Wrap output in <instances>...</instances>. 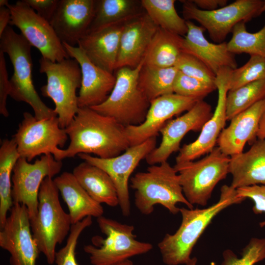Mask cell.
Returning a JSON list of instances; mask_svg holds the SVG:
<instances>
[{
	"label": "cell",
	"instance_id": "4dcf8cb0",
	"mask_svg": "<svg viewBox=\"0 0 265 265\" xmlns=\"http://www.w3.org/2000/svg\"><path fill=\"white\" fill-rule=\"evenodd\" d=\"M178 72L176 67L156 68L143 64L138 76V86L150 102L164 95L173 93Z\"/></svg>",
	"mask_w": 265,
	"mask_h": 265
},
{
	"label": "cell",
	"instance_id": "2e32d148",
	"mask_svg": "<svg viewBox=\"0 0 265 265\" xmlns=\"http://www.w3.org/2000/svg\"><path fill=\"white\" fill-rule=\"evenodd\" d=\"M212 114L211 106L202 100L183 115L167 121L159 132L161 143L146 157L147 163L152 165L166 161L172 154L180 150L186 134L190 131H201Z\"/></svg>",
	"mask_w": 265,
	"mask_h": 265
},
{
	"label": "cell",
	"instance_id": "6da1fadb",
	"mask_svg": "<svg viewBox=\"0 0 265 265\" xmlns=\"http://www.w3.org/2000/svg\"><path fill=\"white\" fill-rule=\"evenodd\" d=\"M65 130L70 144L66 149L55 150L53 156L57 160L80 154H93L101 159H109L120 155L130 147L125 126L90 107H79Z\"/></svg>",
	"mask_w": 265,
	"mask_h": 265
},
{
	"label": "cell",
	"instance_id": "484cf974",
	"mask_svg": "<svg viewBox=\"0 0 265 265\" xmlns=\"http://www.w3.org/2000/svg\"><path fill=\"white\" fill-rule=\"evenodd\" d=\"M53 181L68 207L72 225L87 216H103L104 211L102 205L90 197L72 173L64 172Z\"/></svg>",
	"mask_w": 265,
	"mask_h": 265
},
{
	"label": "cell",
	"instance_id": "ee69618b",
	"mask_svg": "<svg viewBox=\"0 0 265 265\" xmlns=\"http://www.w3.org/2000/svg\"><path fill=\"white\" fill-rule=\"evenodd\" d=\"M11 11L7 6H0V36L9 25Z\"/></svg>",
	"mask_w": 265,
	"mask_h": 265
},
{
	"label": "cell",
	"instance_id": "83f0119b",
	"mask_svg": "<svg viewBox=\"0 0 265 265\" xmlns=\"http://www.w3.org/2000/svg\"><path fill=\"white\" fill-rule=\"evenodd\" d=\"M184 37L159 27L144 58V65L156 68L175 67L183 50Z\"/></svg>",
	"mask_w": 265,
	"mask_h": 265
},
{
	"label": "cell",
	"instance_id": "4316f807",
	"mask_svg": "<svg viewBox=\"0 0 265 265\" xmlns=\"http://www.w3.org/2000/svg\"><path fill=\"white\" fill-rule=\"evenodd\" d=\"M72 173L80 186L95 201L112 207L119 205L115 185L104 170L84 161L76 166Z\"/></svg>",
	"mask_w": 265,
	"mask_h": 265
},
{
	"label": "cell",
	"instance_id": "7bdbcfd3",
	"mask_svg": "<svg viewBox=\"0 0 265 265\" xmlns=\"http://www.w3.org/2000/svg\"><path fill=\"white\" fill-rule=\"evenodd\" d=\"M199 9L205 11H212L227 5V0H192Z\"/></svg>",
	"mask_w": 265,
	"mask_h": 265
},
{
	"label": "cell",
	"instance_id": "ac0fdd59",
	"mask_svg": "<svg viewBox=\"0 0 265 265\" xmlns=\"http://www.w3.org/2000/svg\"><path fill=\"white\" fill-rule=\"evenodd\" d=\"M200 100L174 93L164 95L152 100L145 119L142 123L125 126L126 134L130 146L157 137L162 127L171 118L188 111Z\"/></svg>",
	"mask_w": 265,
	"mask_h": 265
},
{
	"label": "cell",
	"instance_id": "1f68e13d",
	"mask_svg": "<svg viewBox=\"0 0 265 265\" xmlns=\"http://www.w3.org/2000/svg\"><path fill=\"white\" fill-rule=\"evenodd\" d=\"M175 0H141L142 6L159 27L185 36L188 30L186 21L180 17L175 7Z\"/></svg>",
	"mask_w": 265,
	"mask_h": 265
},
{
	"label": "cell",
	"instance_id": "d6986e66",
	"mask_svg": "<svg viewBox=\"0 0 265 265\" xmlns=\"http://www.w3.org/2000/svg\"><path fill=\"white\" fill-rule=\"evenodd\" d=\"M62 43L70 57L75 59L81 69V84L78 96L79 107H92L104 103L115 85V75L92 62L80 47Z\"/></svg>",
	"mask_w": 265,
	"mask_h": 265
},
{
	"label": "cell",
	"instance_id": "d4e9b609",
	"mask_svg": "<svg viewBox=\"0 0 265 265\" xmlns=\"http://www.w3.org/2000/svg\"><path fill=\"white\" fill-rule=\"evenodd\" d=\"M229 172L235 189L265 185V139H258L247 151L230 157Z\"/></svg>",
	"mask_w": 265,
	"mask_h": 265
},
{
	"label": "cell",
	"instance_id": "e575fe53",
	"mask_svg": "<svg viewBox=\"0 0 265 265\" xmlns=\"http://www.w3.org/2000/svg\"><path fill=\"white\" fill-rule=\"evenodd\" d=\"M264 79L265 58L251 55L245 64L232 70L228 89L234 90L249 83Z\"/></svg>",
	"mask_w": 265,
	"mask_h": 265
},
{
	"label": "cell",
	"instance_id": "9a60e30c",
	"mask_svg": "<svg viewBox=\"0 0 265 265\" xmlns=\"http://www.w3.org/2000/svg\"><path fill=\"white\" fill-rule=\"evenodd\" d=\"M0 231V246L10 254L11 265H35L40 253L33 238L27 208L13 204Z\"/></svg>",
	"mask_w": 265,
	"mask_h": 265
},
{
	"label": "cell",
	"instance_id": "3957f363",
	"mask_svg": "<svg viewBox=\"0 0 265 265\" xmlns=\"http://www.w3.org/2000/svg\"><path fill=\"white\" fill-rule=\"evenodd\" d=\"M130 182L135 190L134 205L143 214L152 213L158 204L173 214L180 212L178 203L193 209L184 196L177 172L167 161L150 165L146 171L135 174Z\"/></svg>",
	"mask_w": 265,
	"mask_h": 265
},
{
	"label": "cell",
	"instance_id": "7dc6e473",
	"mask_svg": "<svg viewBox=\"0 0 265 265\" xmlns=\"http://www.w3.org/2000/svg\"><path fill=\"white\" fill-rule=\"evenodd\" d=\"M197 259L196 257L191 258L189 261L185 264L186 265H196Z\"/></svg>",
	"mask_w": 265,
	"mask_h": 265
},
{
	"label": "cell",
	"instance_id": "e0dca14e",
	"mask_svg": "<svg viewBox=\"0 0 265 265\" xmlns=\"http://www.w3.org/2000/svg\"><path fill=\"white\" fill-rule=\"evenodd\" d=\"M232 70L223 68L216 75L215 83L218 90V100L215 109L212 117L203 127L198 138L180 148L176 158V163L193 161L202 155L209 154L215 147L227 121L226 99Z\"/></svg>",
	"mask_w": 265,
	"mask_h": 265
},
{
	"label": "cell",
	"instance_id": "7a4b0ae2",
	"mask_svg": "<svg viewBox=\"0 0 265 265\" xmlns=\"http://www.w3.org/2000/svg\"><path fill=\"white\" fill-rule=\"evenodd\" d=\"M244 200L237 195L236 189L225 185L221 187L219 200L212 206L204 209L180 208V227L173 234H166L158 245L163 263L186 264L197 240L214 217L229 206Z\"/></svg>",
	"mask_w": 265,
	"mask_h": 265
},
{
	"label": "cell",
	"instance_id": "cb8c5ba5",
	"mask_svg": "<svg viewBox=\"0 0 265 265\" xmlns=\"http://www.w3.org/2000/svg\"><path fill=\"white\" fill-rule=\"evenodd\" d=\"M186 21L188 30L184 37V52L198 58L215 75L223 68H237L235 54L228 50L227 42H210L204 36V27Z\"/></svg>",
	"mask_w": 265,
	"mask_h": 265
},
{
	"label": "cell",
	"instance_id": "f546056e",
	"mask_svg": "<svg viewBox=\"0 0 265 265\" xmlns=\"http://www.w3.org/2000/svg\"><path fill=\"white\" fill-rule=\"evenodd\" d=\"M20 158L17 145L12 138L3 139L0 147V227H3L7 212L13 205L11 173Z\"/></svg>",
	"mask_w": 265,
	"mask_h": 265
},
{
	"label": "cell",
	"instance_id": "74e56055",
	"mask_svg": "<svg viewBox=\"0 0 265 265\" xmlns=\"http://www.w3.org/2000/svg\"><path fill=\"white\" fill-rule=\"evenodd\" d=\"M91 216L73 224L65 245L56 252L55 261L57 265H79L75 257L78 238L82 231L92 223Z\"/></svg>",
	"mask_w": 265,
	"mask_h": 265
},
{
	"label": "cell",
	"instance_id": "52a82bcc",
	"mask_svg": "<svg viewBox=\"0 0 265 265\" xmlns=\"http://www.w3.org/2000/svg\"><path fill=\"white\" fill-rule=\"evenodd\" d=\"M143 64L144 59L135 68L122 67L116 70L115 84L107 99L90 108L114 118L125 126L142 123L150 105L138 86V76Z\"/></svg>",
	"mask_w": 265,
	"mask_h": 265
},
{
	"label": "cell",
	"instance_id": "c3c4849f",
	"mask_svg": "<svg viewBox=\"0 0 265 265\" xmlns=\"http://www.w3.org/2000/svg\"><path fill=\"white\" fill-rule=\"evenodd\" d=\"M9 3L7 0H0V6H7Z\"/></svg>",
	"mask_w": 265,
	"mask_h": 265
},
{
	"label": "cell",
	"instance_id": "681fc988",
	"mask_svg": "<svg viewBox=\"0 0 265 265\" xmlns=\"http://www.w3.org/2000/svg\"><path fill=\"white\" fill-rule=\"evenodd\" d=\"M265 11V0H264L263 5L262 8V12L263 13Z\"/></svg>",
	"mask_w": 265,
	"mask_h": 265
},
{
	"label": "cell",
	"instance_id": "7402d4cb",
	"mask_svg": "<svg viewBox=\"0 0 265 265\" xmlns=\"http://www.w3.org/2000/svg\"><path fill=\"white\" fill-rule=\"evenodd\" d=\"M265 111V99L234 116L218 138L217 147L221 152L231 157L243 152L246 143H254L257 138L259 123Z\"/></svg>",
	"mask_w": 265,
	"mask_h": 265
},
{
	"label": "cell",
	"instance_id": "9c48e42d",
	"mask_svg": "<svg viewBox=\"0 0 265 265\" xmlns=\"http://www.w3.org/2000/svg\"><path fill=\"white\" fill-rule=\"evenodd\" d=\"M230 159L215 147L200 160L175 164L183 193L190 204H207L216 185L229 173Z\"/></svg>",
	"mask_w": 265,
	"mask_h": 265
},
{
	"label": "cell",
	"instance_id": "603a6c76",
	"mask_svg": "<svg viewBox=\"0 0 265 265\" xmlns=\"http://www.w3.org/2000/svg\"><path fill=\"white\" fill-rule=\"evenodd\" d=\"M128 21L88 31L79 41L78 46L94 64L113 74L116 70L122 32Z\"/></svg>",
	"mask_w": 265,
	"mask_h": 265
},
{
	"label": "cell",
	"instance_id": "ab89813d",
	"mask_svg": "<svg viewBox=\"0 0 265 265\" xmlns=\"http://www.w3.org/2000/svg\"><path fill=\"white\" fill-rule=\"evenodd\" d=\"M237 195L241 198L251 199L254 202L252 211L255 214L265 212V185H253L236 189ZM260 227L265 226V220L259 223Z\"/></svg>",
	"mask_w": 265,
	"mask_h": 265
},
{
	"label": "cell",
	"instance_id": "5b68a950",
	"mask_svg": "<svg viewBox=\"0 0 265 265\" xmlns=\"http://www.w3.org/2000/svg\"><path fill=\"white\" fill-rule=\"evenodd\" d=\"M31 47L25 37L16 32L9 25L0 36V51L8 55L13 67V74L10 79L9 96L17 102L29 105L34 116L42 120L57 115L54 109L42 101L34 86L31 74Z\"/></svg>",
	"mask_w": 265,
	"mask_h": 265
},
{
	"label": "cell",
	"instance_id": "60d3db41",
	"mask_svg": "<svg viewBox=\"0 0 265 265\" xmlns=\"http://www.w3.org/2000/svg\"><path fill=\"white\" fill-rule=\"evenodd\" d=\"M4 54L0 51V113L7 117L9 116V112L6 106V101L10 94L11 86Z\"/></svg>",
	"mask_w": 265,
	"mask_h": 265
},
{
	"label": "cell",
	"instance_id": "f1b7e54d",
	"mask_svg": "<svg viewBox=\"0 0 265 265\" xmlns=\"http://www.w3.org/2000/svg\"><path fill=\"white\" fill-rule=\"evenodd\" d=\"M144 12L141 0H96L94 17L88 32L128 21Z\"/></svg>",
	"mask_w": 265,
	"mask_h": 265
},
{
	"label": "cell",
	"instance_id": "ffe728a7",
	"mask_svg": "<svg viewBox=\"0 0 265 265\" xmlns=\"http://www.w3.org/2000/svg\"><path fill=\"white\" fill-rule=\"evenodd\" d=\"M96 0H59L50 22L62 43L78 46L93 20Z\"/></svg>",
	"mask_w": 265,
	"mask_h": 265
},
{
	"label": "cell",
	"instance_id": "f6af8a7d",
	"mask_svg": "<svg viewBox=\"0 0 265 265\" xmlns=\"http://www.w3.org/2000/svg\"><path fill=\"white\" fill-rule=\"evenodd\" d=\"M257 138L260 139H265V111L260 119Z\"/></svg>",
	"mask_w": 265,
	"mask_h": 265
},
{
	"label": "cell",
	"instance_id": "b9f144b4",
	"mask_svg": "<svg viewBox=\"0 0 265 265\" xmlns=\"http://www.w3.org/2000/svg\"><path fill=\"white\" fill-rule=\"evenodd\" d=\"M43 19L50 22L59 0H23Z\"/></svg>",
	"mask_w": 265,
	"mask_h": 265
},
{
	"label": "cell",
	"instance_id": "d590c367",
	"mask_svg": "<svg viewBox=\"0 0 265 265\" xmlns=\"http://www.w3.org/2000/svg\"><path fill=\"white\" fill-rule=\"evenodd\" d=\"M242 256L238 258L230 249L223 252L221 265H254L265 259V238H253L243 249Z\"/></svg>",
	"mask_w": 265,
	"mask_h": 265
},
{
	"label": "cell",
	"instance_id": "d6a6232c",
	"mask_svg": "<svg viewBox=\"0 0 265 265\" xmlns=\"http://www.w3.org/2000/svg\"><path fill=\"white\" fill-rule=\"evenodd\" d=\"M265 99V79L228 91L226 99L227 121H230L238 113Z\"/></svg>",
	"mask_w": 265,
	"mask_h": 265
},
{
	"label": "cell",
	"instance_id": "7c38bea8",
	"mask_svg": "<svg viewBox=\"0 0 265 265\" xmlns=\"http://www.w3.org/2000/svg\"><path fill=\"white\" fill-rule=\"evenodd\" d=\"M62 167V161L56 160L52 154L42 155L32 163L21 157L16 161L12 176V200L13 204L27 208L30 221L37 213L39 191L43 181L58 174Z\"/></svg>",
	"mask_w": 265,
	"mask_h": 265
},
{
	"label": "cell",
	"instance_id": "44dd1931",
	"mask_svg": "<svg viewBox=\"0 0 265 265\" xmlns=\"http://www.w3.org/2000/svg\"><path fill=\"white\" fill-rule=\"evenodd\" d=\"M158 28L145 11L127 22L121 36L116 70L137 67L143 60Z\"/></svg>",
	"mask_w": 265,
	"mask_h": 265
},
{
	"label": "cell",
	"instance_id": "8fae6325",
	"mask_svg": "<svg viewBox=\"0 0 265 265\" xmlns=\"http://www.w3.org/2000/svg\"><path fill=\"white\" fill-rule=\"evenodd\" d=\"M68 138L57 116L39 120L28 112L23 113V119L13 136L20 157L29 162L39 155H53Z\"/></svg>",
	"mask_w": 265,
	"mask_h": 265
},
{
	"label": "cell",
	"instance_id": "8992f818",
	"mask_svg": "<svg viewBox=\"0 0 265 265\" xmlns=\"http://www.w3.org/2000/svg\"><path fill=\"white\" fill-rule=\"evenodd\" d=\"M39 63L40 73L45 74L47 78L46 84L40 89L42 94L53 101L60 126L65 129L79 108L76 91L81 84L80 66L72 58L53 62L41 57Z\"/></svg>",
	"mask_w": 265,
	"mask_h": 265
},
{
	"label": "cell",
	"instance_id": "8d00e7d4",
	"mask_svg": "<svg viewBox=\"0 0 265 265\" xmlns=\"http://www.w3.org/2000/svg\"><path fill=\"white\" fill-rule=\"evenodd\" d=\"M217 89L216 86L209 84L186 75L178 70L174 87V93L185 97L204 100L210 93Z\"/></svg>",
	"mask_w": 265,
	"mask_h": 265
},
{
	"label": "cell",
	"instance_id": "30bf717a",
	"mask_svg": "<svg viewBox=\"0 0 265 265\" xmlns=\"http://www.w3.org/2000/svg\"><path fill=\"white\" fill-rule=\"evenodd\" d=\"M182 13L186 21L194 20L206 29L214 42H224L238 23H245L261 15L264 0H237L212 11L198 8L192 0H181Z\"/></svg>",
	"mask_w": 265,
	"mask_h": 265
},
{
	"label": "cell",
	"instance_id": "ba28073f",
	"mask_svg": "<svg viewBox=\"0 0 265 265\" xmlns=\"http://www.w3.org/2000/svg\"><path fill=\"white\" fill-rule=\"evenodd\" d=\"M97 221L106 238L94 236L91 239L93 245L83 247L93 265H113L147 253L153 249L152 244L136 239L133 225L121 223L103 216L97 218Z\"/></svg>",
	"mask_w": 265,
	"mask_h": 265
},
{
	"label": "cell",
	"instance_id": "277c9868",
	"mask_svg": "<svg viewBox=\"0 0 265 265\" xmlns=\"http://www.w3.org/2000/svg\"><path fill=\"white\" fill-rule=\"evenodd\" d=\"M30 222L39 252L44 255L49 264H53L56 246L63 241L72 224L69 214L60 204L59 190L52 177H46L41 185L37 213Z\"/></svg>",
	"mask_w": 265,
	"mask_h": 265
},
{
	"label": "cell",
	"instance_id": "bcb514c9",
	"mask_svg": "<svg viewBox=\"0 0 265 265\" xmlns=\"http://www.w3.org/2000/svg\"><path fill=\"white\" fill-rule=\"evenodd\" d=\"M111 265H134L133 262L129 259Z\"/></svg>",
	"mask_w": 265,
	"mask_h": 265
},
{
	"label": "cell",
	"instance_id": "f35d334b",
	"mask_svg": "<svg viewBox=\"0 0 265 265\" xmlns=\"http://www.w3.org/2000/svg\"><path fill=\"white\" fill-rule=\"evenodd\" d=\"M175 67L186 75L216 86V75L202 61L189 53L183 52Z\"/></svg>",
	"mask_w": 265,
	"mask_h": 265
},
{
	"label": "cell",
	"instance_id": "836d02e7",
	"mask_svg": "<svg viewBox=\"0 0 265 265\" xmlns=\"http://www.w3.org/2000/svg\"><path fill=\"white\" fill-rule=\"evenodd\" d=\"M232 37L227 42L228 50L233 54L246 53L265 58V24L258 31L248 32L245 23L237 24L232 30Z\"/></svg>",
	"mask_w": 265,
	"mask_h": 265
},
{
	"label": "cell",
	"instance_id": "5bb4252c",
	"mask_svg": "<svg viewBox=\"0 0 265 265\" xmlns=\"http://www.w3.org/2000/svg\"><path fill=\"white\" fill-rule=\"evenodd\" d=\"M156 137L129 147L123 153L109 158L101 159L89 154H80L78 156L91 164L97 166L110 177L116 187L119 206L124 216L131 213V203L128 187L131 174L139 163L156 147Z\"/></svg>",
	"mask_w": 265,
	"mask_h": 265
},
{
	"label": "cell",
	"instance_id": "4fadbf2b",
	"mask_svg": "<svg viewBox=\"0 0 265 265\" xmlns=\"http://www.w3.org/2000/svg\"><path fill=\"white\" fill-rule=\"evenodd\" d=\"M9 26H14L42 57L53 62L70 58L50 22L42 18L23 0L9 3Z\"/></svg>",
	"mask_w": 265,
	"mask_h": 265
}]
</instances>
